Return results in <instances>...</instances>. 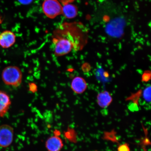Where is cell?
<instances>
[{
  "mask_svg": "<svg viewBox=\"0 0 151 151\" xmlns=\"http://www.w3.org/2000/svg\"><path fill=\"white\" fill-rule=\"evenodd\" d=\"M33 0H18V1L22 4L27 5L32 2Z\"/></svg>",
  "mask_w": 151,
  "mask_h": 151,
  "instance_id": "14",
  "label": "cell"
},
{
  "mask_svg": "<svg viewBox=\"0 0 151 151\" xmlns=\"http://www.w3.org/2000/svg\"><path fill=\"white\" fill-rule=\"evenodd\" d=\"M118 151H130L129 145L127 143L121 145L118 147Z\"/></svg>",
  "mask_w": 151,
  "mask_h": 151,
  "instance_id": "12",
  "label": "cell"
},
{
  "mask_svg": "<svg viewBox=\"0 0 151 151\" xmlns=\"http://www.w3.org/2000/svg\"><path fill=\"white\" fill-rule=\"evenodd\" d=\"M81 24L77 22H65L54 30L52 42L55 55H66L73 50H78L83 46V34Z\"/></svg>",
  "mask_w": 151,
  "mask_h": 151,
  "instance_id": "1",
  "label": "cell"
},
{
  "mask_svg": "<svg viewBox=\"0 0 151 151\" xmlns=\"http://www.w3.org/2000/svg\"><path fill=\"white\" fill-rule=\"evenodd\" d=\"M43 13L51 19L62 14V6L58 0H45L42 4Z\"/></svg>",
  "mask_w": 151,
  "mask_h": 151,
  "instance_id": "3",
  "label": "cell"
},
{
  "mask_svg": "<svg viewBox=\"0 0 151 151\" xmlns=\"http://www.w3.org/2000/svg\"><path fill=\"white\" fill-rule=\"evenodd\" d=\"M4 83L7 86L18 87L22 82V72L19 67L9 66L5 68L1 74Z\"/></svg>",
  "mask_w": 151,
  "mask_h": 151,
  "instance_id": "2",
  "label": "cell"
},
{
  "mask_svg": "<svg viewBox=\"0 0 151 151\" xmlns=\"http://www.w3.org/2000/svg\"><path fill=\"white\" fill-rule=\"evenodd\" d=\"M150 78V73L148 72L145 73L143 75L142 80L143 81H149Z\"/></svg>",
  "mask_w": 151,
  "mask_h": 151,
  "instance_id": "13",
  "label": "cell"
},
{
  "mask_svg": "<svg viewBox=\"0 0 151 151\" xmlns=\"http://www.w3.org/2000/svg\"><path fill=\"white\" fill-rule=\"evenodd\" d=\"M16 41V35L10 30H5L0 33V46L1 48H10L14 44Z\"/></svg>",
  "mask_w": 151,
  "mask_h": 151,
  "instance_id": "5",
  "label": "cell"
},
{
  "mask_svg": "<svg viewBox=\"0 0 151 151\" xmlns=\"http://www.w3.org/2000/svg\"><path fill=\"white\" fill-rule=\"evenodd\" d=\"M71 88L76 93L82 94L87 88L86 80L81 77L77 76L73 79L71 84Z\"/></svg>",
  "mask_w": 151,
  "mask_h": 151,
  "instance_id": "8",
  "label": "cell"
},
{
  "mask_svg": "<svg viewBox=\"0 0 151 151\" xmlns=\"http://www.w3.org/2000/svg\"><path fill=\"white\" fill-rule=\"evenodd\" d=\"M14 134L12 126L7 124L0 126V147L6 148L10 146L14 141Z\"/></svg>",
  "mask_w": 151,
  "mask_h": 151,
  "instance_id": "4",
  "label": "cell"
},
{
  "mask_svg": "<svg viewBox=\"0 0 151 151\" xmlns=\"http://www.w3.org/2000/svg\"><path fill=\"white\" fill-rule=\"evenodd\" d=\"M62 14L67 19L74 18L78 14V8L76 6L68 3L62 4Z\"/></svg>",
  "mask_w": 151,
  "mask_h": 151,
  "instance_id": "9",
  "label": "cell"
},
{
  "mask_svg": "<svg viewBox=\"0 0 151 151\" xmlns=\"http://www.w3.org/2000/svg\"><path fill=\"white\" fill-rule=\"evenodd\" d=\"M112 101V96L109 92L107 91L102 92L97 96V103L101 108H107L110 105Z\"/></svg>",
  "mask_w": 151,
  "mask_h": 151,
  "instance_id": "10",
  "label": "cell"
},
{
  "mask_svg": "<svg viewBox=\"0 0 151 151\" xmlns=\"http://www.w3.org/2000/svg\"><path fill=\"white\" fill-rule=\"evenodd\" d=\"M10 98L6 92L0 91V117L7 114L11 105Z\"/></svg>",
  "mask_w": 151,
  "mask_h": 151,
  "instance_id": "7",
  "label": "cell"
},
{
  "mask_svg": "<svg viewBox=\"0 0 151 151\" xmlns=\"http://www.w3.org/2000/svg\"><path fill=\"white\" fill-rule=\"evenodd\" d=\"M100 2H103L106 1V0H99Z\"/></svg>",
  "mask_w": 151,
  "mask_h": 151,
  "instance_id": "15",
  "label": "cell"
},
{
  "mask_svg": "<svg viewBox=\"0 0 151 151\" xmlns=\"http://www.w3.org/2000/svg\"><path fill=\"white\" fill-rule=\"evenodd\" d=\"M64 147L62 139L59 136L55 135L48 138L45 143L47 151H60Z\"/></svg>",
  "mask_w": 151,
  "mask_h": 151,
  "instance_id": "6",
  "label": "cell"
},
{
  "mask_svg": "<svg viewBox=\"0 0 151 151\" xmlns=\"http://www.w3.org/2000/svg\"><path fill=\"white\" fill-rule=\"evenodd\" d=\"M143 97L145 101L147 103H150L151 101V86L146 87L143 92Z\"/></svg>",
  "mask_w": 151,
  "mask_h": 151,
  "instance_id": "11",
  "label": "cell"
}]
</instances>
